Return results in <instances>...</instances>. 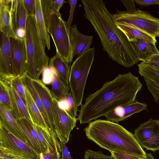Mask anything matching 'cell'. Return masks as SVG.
Segmentation results:
<instances>
[{
  "label": "cell",
  "mask_w": 159,
  "mask_h": 159,
  "mask_svg": "<svg viewBox=\"0 0 159 159\" xmlns=\"http://www.w3.org/2000/svg\"><path fill=\"white\" fill-rule=\"evenodd\" d=\"M84 16L98 35L103 50L112 60L126 67L139 61L131 42L113 21L102 0H81Z\"/></svg>",
  "instance_id": "1"
},
{
  "label": "cell",
  "mask_w": 159,
  "mask_h": 159,
  "mask_svg": "<svg viewBox=\"0 0 159 159\" xmlns=\"http://www.w3.org/2000/svg\"><path fill=\"white\" fill-rule=\"evenodd\" d=\"M142 87L138 77L130 72L119 74L88 96L84 103L81 105L78 120L81 124L89 123L105 116L117 107L134 102Z\"/></svg>",
  "instance_id": "2"
},
{
  "label": "cell",
  "mask_w": 159,
  "mask_h": 159,
  "mask_svg": "<svg viewBox=\"0 0 159 159\" xmlns=\"http://www.w3.org/2000/svg\"><path fill=\"white\" fill-rule=\"evenodd\" d=\"M84 131L89 139L110 152L147 158L134 135L118 123L99 119L89 123Z\"/></svg>",
  "instance_id": "3"
},
{
  "label": "cell",
  "mask_w": 159,
  "mask_h": 159,
  "mask_svg": "<svg viewBox=\"0 0 159 159\" xmlns=\"http://www.w3.org/2000/svg\"><path fill=\"white\" fill-rule=\"evenodd\" d=\"M25 30L28 58L26 73L32 79L39 80L44 68L48 66L49 58L45 53L39 35L35 16H28Z\"/></svg>",
  "instance_id": "4"
},
{
  "label": "cell",
  "mask_w": 159,
  "mask_h": 159,
  "mask_svg": "<svg viewBox=\"0 0 159 159\" xmlns=\"http://www.w3.org/2000/svg\"><path fill=\"white\" fill-rule=\"evenodd\" d=\"M94 47L77 57L71 66L69 84L71 93L77 107L81 106L87 80L95 56Z\"/></svg>",
  "instance_id": "5"
},
{
  "label": "cell",
  "mask_w": 159,
  "mask_h": 159,
  "mask_svg": "<svg viewBox=\"0 0 159 159\" xmlns=\"http://www.w3.org/2000/svg\"><path fill=\"white\" fill-rule=\"evenodd\" d=\"M111 18L116 25H124L136 28L155 37H159V18L149 12L137 9L132 13L117 9Z\"/></svg>",
  "instance_id": "6"
},
{
  "label": "cell",
  "mask_w": 159,
  "mask_h": 159,
  "mask_svg": "<svg viewBox=\"0 0 159 159\" xmlns=\"http://www.w3.org/2000/svg\"><path fill=\"white\" fill-rule=\"evenodd\" d=\"M48 32L51 36L57 53L66 62L72 61V49L70 39V32L66 22L60 12H53L51 16Z\"/></svg>",
  "instance_id": "7"
},
{
  "label": "cell",
  "mask_w": 159,
  "mask_h": 159,
  "mask_svg": "<svg viewBox=\"0 0 159 159\" xmlns=\"http://www.w3.org/2000/svg\"><path fill=\"white\" fill-rule=\"evenodd\" d=\"M0 149L27 159H39L40 155L0 125Z\"/></svg>",
  "instance_id": "8"
},
{
  "label": "cell",
  "mask_w": 159,
  "mask_h": 159,
  "mask_svg": "<svg viewBox=\"0 0 159 159\" xmlns=\"http://www.w3.org/2000/svg\"><path fill=\"white\" fill-rule=\"evenodd\" d=\"M134 135L142 147L155 152L159 150V120L150 118L135 129Z\"/></svg>",
  "instance_id": "9"
},
{
  "label": "cell",
  "mask_w": 159,
  "mask_h": 159,
  "mask_svg": "<svg viewBox=\"0 0 159 159\" xmlns=\"http://www.w3.org/2000/svg\"><path fill=\"white\" fill-rule=\"evenodd\" d=\"M52 105L56 135L59 140H62L66 143L71 131L76 126L77 118H73L66 111L60 108L58 101L53 97Z\"/></svg>",
  "instance_id": "10"
},
{
  "label": "cell",
  "mask_w": 159,
  "mask_h": 159,
  "mask_svg": "<svg viewBox=\"0 0 159 159\" xmlns=\"http://www.w3.org/2000/svg\"><path fill=\"white\" fill-rule=\"evenodd\" d=\"M10 43L13 61L17 76H21L26 73L28 58L25 38L17 36L10 37Z\"/></svg>",
  "instance_id": "11"
},
{
  "label": "cell",
  "mask_w": 159,
  "mask_h": 159,
  "mask_svg": "<svg viewBox=\"0 0 159 159\" xmlns=\"http://www.w3.org/2000/svg\"><path fill=\"white\" fill-rule=\"evenodd\" d=\"M16 74L11 53L10 37L0 32V77L11 79Z\"/></svg>",
  "instance_id": "12"
},
{
  "label": "cell",
  "mask_w": 159,
  "mask_h": 159,
  "mask_svg": "<svg viewBox=\"0 0 159 159\" xmlns=\"http://www.w3.org/2000/svg\"><path fill=\"white\" fill-rule=\"evenodd\" d=\"M69 37L72 49V61L75 56H79L90 48L93 42V36L81 33L76 25L71 27Z\"/></svg>",
  "instance_id": "13"
},
{
  "label": "cell",
  "mask_w": 159,
  "mask_h": 159,
  "mask_svg": "<svg viewBox=\"0 0 159 159\" xmlns=\"http://www.w3.org/2000/svg\"><path fill=\"white\" fill-rule=\"evenodd\" d=\"M147 108V105L145 103L134 102L124 106L117 107L105 116L107 120L117 122L123 121L134 114Z\"/></svg>",
  "instance_id": "14"
},
{
  "label": "cell",
  "mask_w": 159,
  "mask_h": 159,
  "mask_svg": "<svg viewBox=\"0 0 159 159\" xmlns=\"http://www.w3.org/2000/svg\"><path fill=\"white\" fill-rule=\"evenodd\" d=\"M34 126L42 153L54 152L57 149L61 151L60 143L57 138L52 135L48 130L35 124H34Z\"/></svg>",
  "instance_id": "15"
},
{
  "label": "cell",
  "mask_w": 159,
  "mask_h": 159,
  "mask_svg": "<svg viewBox=\"0 0 159 159\" xmlns=\"http://www.w3.org/2000/svg\"><path fill=\"white\" fill-rule=\"evenodd\" d=\"M32 80L34 86L41 100L51 125L55 132L52 105L53 97L51 91L40 80L32 79Z\"/></svg>",
  "instance_id": "16"
},
{
  "label": "cell",
  "mask_w": 159,
  "mask_h": 159,
  "mask_svg": "<svg viewBox=\"0 0 159 159\" xmlns=\"http://www.w3.org/2000/svg\"><path fill=\"white\" fill-rule=\"evenodd\" d=\"M0 125L29 145L24 134L16 120L12 116L10 111L0 103Z\"/></svg>",
  "instance_id": "17"
},
{
  "label": "cell",
  "mask_w": 159,
  "mask_h": 159,
  "mask_svg": "<svg viewBox=\"0 0 159 159\" xmlns=\"http://www.w3.org/2000/svg\"><path fill=\"white\" fill-rule=\"evenodd\" d=\"M139 61L147 62L153 56L159 54L155 43L143 39H136L131 41Z\"/></svg>",
  "instance_id": "18"
},
{
  "label": "cell",
  "mask_w": 159,
  "mask_h": 159,
  "mask_svg": "<svg viewBox=\"0 0 159 159\" xmlns=\"http://www.w3.org/2000/svg\"><path fill=\"white\" fill-rule=\"evenodd\" d=\"M23 84L27 89L38 107L50 132L57 137L50 123L48 116L44 107L41 100L33 84L32 79L25 73L21 76Z\"/></svg>",
  "instance_id": "19"
},
{
  "label": "cell",
  "mask_w": 159,
  "mask_h": 159,
  "mask_svg": "<svg viewBox=\"0 0 159 159\" xmlns=\"http://www.w3.org/2000/svg\"><path fill=\"white\" fill-rule=\"evenodd\" d=\"M16 120L21 129L29 145L40 155L42 152L34 125L32 124L25 118H20Z\"/></svg>",
  "instance_id": "20"
},
{
  "label": "cell",
  "mask_w": 159,
  "mask_h": 159,
  "mask_svg": "<svg viewBox=\"0 0 159 159\" xmlns=\"http://www.w3.org/2000/svg\"><path fill=\"white\" fill-rule=\"evenodd\" d=\"M35 19L37 28L44 49L50 48V38L46 26L41 8V0H35Z\"/></svg>",
  "instance_id": "21"
},
{
  "label": "cell",
  "mask_w": 159,
  "mask_h": 159,
  "mask_svg": "<svg viewBox=\"0 0 159 159\" xmlns=\"http://www.w3.org/2000/svg\"><path fill=\"white\" fill-rule=\"evenodd\" d=\"M10 11L12 28L16 34L19 29L25 30L28 16L23 0H18L16 8Z\"/></svg>",
  "instance_id": "22"
},
{
  "label": "cell",
  "mask_w": 159,
  "mask_h": 159,
  "mask_svg": "<svg viewBox=\"0 0 159 159\" xmlns=\"http://www.w3.org/2000/svg\"><path fill=\"white\" fill-rule=\"evenodd\" d=\"M69 64L56 52V55L50 59L49 66L54 69L58 76L64 83L69 84L70 69Z\"/></svg>",
  "instance_id": "23"
},
{
  "label": "cell",
  "mask_w": 159,
  "mask_h": 159,
  "mask_svg": "<svg viewBox=\"0 0 159 159\" xmlns=\"http://www.w3.org/2000/svg\"><path fill=\"white\" fill-rule=\"evenodd\" d=\"M24 87L27 104V108L33 123L49 131L40 111L30 92L25 86Z\"/></svg>",
  "instance_id": "24"
},
{
  "label": "cell",
  "mask_w": 159,
  "mask_h": 159,
  "mask_svg": "<svg viewBox=\"0 0 159 159\" xmlns=\"http://www.w3.org/2000/svg\"><path fill=\"white\" fill-rule=\"evenodd\" d=\"M10 8L0 5V31L10 37L17 36L12 28Z\"/></svg>",
  "instance_id": "25"
},
{
  "label": "cell",
  "mask_w": 159,
  "mask_h": 159,
  "mask_svg": "<svg viewBox=\"0 0 159 159\" xmlns=\"http://www.w3.org/2000/svg\"><path fill=\"white\" fill-rule=\"evenodd\" d=\"M116 25L125 34L130 41L136 39H143L150 40L155 43L157 42L155 37L140 30L124 25Z\"/></svg>",
  "instance_id": "26"
},
{
  "label": "cell",
  "mask_w": 159,
  "mask_h": 159,
  "mask_svg": "<svg viewBox=\"0 0 159 159\" xmlns=\"http://www.w3.org/2000/svg\"><path fill=\"white\" fill-rule=\"evenodd\" d=\"M51 84V93L58 101L64 98L70 89L69 84L64 83L57 74Z\"/></svg>",
  "instance_id": "27"
},
{
  "label": "cell",
  "mask_w": 159,
  "mask_h": 159,
  "mask_svg": "<svg viewBox=\"0 0 159 159\" xmlns=\"http://www.w3.org/2000/svg\"><path fill=\"white\" fill-rule=\"evenodd\" d=\"M0 102L10 112L12 110L11 97L7 79L0 77Z\"/></svg>",
  "instance_id": "28"
},
{
  "label": "cell",
  "mask_w": 159,
  "mask_h": 159,
  "mask_svg": "<svg viewBox=\"0 0 159 159\" xmlns=\"http://www.w3.org/2000/svg\"><path fill=\"white\" fill-rule=\"evenodd\" d=\"M138 72L144 79L151 80L159 84V70L152 68L142 62L138 64Z\"/></svg>",
  "instance_id": "29"
},
{
  "label": "cell",
  "mask_w": 159,
  "mask_h": 159,
  "mask_svg": "<svg viewBox=\"0 0 159 159\" xmlns=\"http://www.w3.org/2000/svg\"><path fill=\"white\" fill-rule=\"evenodd\" d=\"M11 84L27 107L25 87L21 76H16L11 78Z\"/></svg>",
  "instance_id": "30"
},
{
  "label": "cell",
  "mask_w": 159,
  "mask_h": 159,
  "mask_svg": "<svg viewBox=\"0 0 159 159\" xmlns=\"http://www.w3.org/2000/svg\"><path fill=\"white\" fill-rule=\"evenodd\" d=\"M12 88L19 111L20 118H25L30 123L34 125V124L33 123L30 117L27 107L15 90L12 87Z\"/></svg>",
  "instance_id": "31"
},
{
  "label": "cell",
  "mask_w": 159,
  "mask_h": 159,
  "mask_svg": "<svg viewBox=\"0 0 159 159\" xmlns=\"http://www.w3.org/2000/svg\"><path fill=\"white\" fill-rule=\"evenodd\" d=\"M42 10L48 31L51 15L54 11L52 0H41Z\"/></svg>",
  "instance_id": "32"
},
{
  "label": "cell",
  "mask_w": 159,
  "mask_h": 159,
  "mask_svg": "<svg viewBox=\"0 0 159 159\" xmlns=\"http://www.w3.org/2000/svg\"><path fill=\"white\" fill-rule=\"evenodd\" d=\"M42 82L45 84H51L57 74L54 69L48 66L42 71Z\"/></svg>",
  "instance_id": "33"
},
{
  "label": "cell",
  "mask_w": 159,
  "mask_h": 159,
  "mask_svg": "<svg viewBox=\"0 0 159 159\" xmlns=\"http://www.w3.org/2000/svg\"><path fill=\"white\" fill-rule=\"evenodd\" d=\"M84 159H116L112 155L110 156L103 154L101 151H94L89 149L85 151Z\"/></svg>",
  "instance_id": "34"
},
{
  "label": "cell",
  "mask_w": 159,
  "mask_h": 159,
  "mask_svg": "<svg viewBox=\"0 0 159 159\" xmlns=\"http://www.w3.org/2000/svg\"><path fill=\"white\" fill-rule=\"evenodd\" d=\"M65 98L69 105L68 113L73 118H77V117L78 116L77 112L79 110L71 93H67L66 95Z\"/></svg>",
  "instance_id": "35"
},
{
  "label": "cell",
  "mask_w": 159,
  "mask_h": 159,
  "mask_svg": "<svg viewBox=\"0 0 159 159\" xmlns=\"http://www.w3.org/2000/svg\"><path fill=\"white\" fill-rule=\"evenodd\" d=\"M144 79L147 89L154 97L155 101L159 103V84L150 80Z\"/></svg>",
  "instance_id": "36"
},
{
  "label": "cell",
  "mask_w": 159,
  "mask_h": 159,
  "mask_svg": "<svg viewBox=\"0 0 159 159\" xmlns=\"http://www.w3.org/2000/svg\"><path fill=\"white\" fill-rule=\"evenodd\" d=\"M24 6L28 16H35V0H23Z\"/></svg>",
  "instance_id": "37"
},
{
  "label": "cell",
  "mask_w": 159,
  "mask_h": 159,
  "mask_svg": "<svg viewBox=\"0 0 159 159\" xmlns=\"http://www.w3.org/2000/svg\"><path fill=\"white\" fill-rule=\"evenodd\" d=\"M77 0H68V2L70 7V10L69 16L68 20L66 22V24L67 28L70 32L71 27V25L73 20L74 12L77 3Z\"/></svg>",
  "instance_id": "38"
},
{
  "label": "cell",
  "mask_w": 159,
  "mask_h": 159,
  "mask_svg": "<svg viewBox=\"0 0 159 159\" xmlns=\"http://www.w3.org/2000/svg\"><path fill=\"white\" fill-rule=\"evenodd\" d=\"M60 151L57 149L54 152H50L40 154L39 159H61Z\"/></svg>",
  "instance_id": "39"
},
{
  "label": "cell",
  "mask_w": 159,
  "mask_h": 159,
  "mask_svg": "<svg viewBox=\"0 0 159 159\" xmlns=\"http://www.w3.org/2000/svg\"><path fill=\"white\" fill-rule=\"evenodd\" d=\"M60 143L62 157L61 159H73L71 157L66 143L63 140H59Z\"/></svg>",
  "instance_id": "40"
},
{
  "label": "cell",
  "mask_w": 159,
  "mask_h": 159,
  "mask_svg": "<svg viewBox=\"0 0 159 159\" xmlns=\"http://www.w3.org/2000/svg\"><path fill=\"white\" fill-rule=\"evenodd\" d=\"M111 155L116 159H146L138 156L128 154H123L118 153L111 152Z\"/></svg>",
  "instance_id": "41"
},
{
  "label": "cell",
  "mask_w": 159,
  "mask_h": 159,
  "mask_svg": "<svg viewBox=\"0 0 159 159\" xmlns=\"http://www.w3.org/2000/svg\"><path fill=\"white\" fill-rule=\"evenodd\" d=\"M120 1L125 7L127 12L132 13L136 10L134 0H122Z\"/></svg>",
  "instance_id": "42"
},
{
  "label": "cell",
  "mask_w": 159,
  "mask_h": 159,
  "mask_svg": "<svg viewBox=\"0 0 159 159\" xmlns=\"http://www.w3.org/2000/svg\"><path fill=\"white\" fill-rule=\"evenodd\" d=\"M0 159H27L0 149Z\"/></svg>",
  "instance_id": "43"
},
{
  "label": "cell",
  "mask_w": 159,
  "mask_h": 159,
  "mask_svg": "<svg viewBox=\"0 0 159 159\" xmlns=\"http://www.w3.org/2000/svg\"><path fill=\"white\" fill-rule=\"evenodd\" d=\"M134 1L137 4L142 6H147L154 4L159 5L158 0H135Z\"/></svg>",
  "instance_id": "44"
},
{
  "label": "cell",
  "mask_w": 159,
  "mask_h": 159,
  "mask_svg": "<svg viewBox=\"0 0 159 159\" xmlns=\"http://www.w3.org/2000/svg\"><path fill=\"white\" fill-rule=\"evenodd\" d=\"M54 12H58L65 1L64 0H52Z\"/></svg>",
  "instance_id": "45"
},
{
  "label": "cell",
  "mask_w": 159,
  "mask_h": 159,
  "mask_svg": "<svg viewBox=\"0 0 159 159\" xmlns=\"http://www.w3.org/2000/svg\"><path fill=\"white\" fill-rule=\"evenodd\" d=\"M58 102L59 107L67 112L69 109V105L65 97Z\"/></svg>",
  "instance_id": "46"
},
{
  "label": "cell",
  "mask_w": 159,
  "mask_h": 159,
  "mask_svg": "<svg viewBox=\"0 0 159 159\" xmlns=\"http://www.w3.org/2000/svg\"><path fill=\"white\" fill-rule=\"evenodd\" d=\"M144 64L155 69L159 70V63L154 62H142Z\"/></svg>",
  "instance_id": "47"
},
{
  "label": "cell",
  "mask_w": 159,
  "mask_h": 159,
  "mask_svg": "<svg viewBox=\"0 0 159 159\" xmlns=\"http://www.w3.org/2000/svg\"><path fill=\"white\" fill-rule=\"evenodd\" d=\"M154 62L159 63V54L155 55L150 58L147 62Z\"/></svg>",
  "instance_id": "48"
},
{
  "label": "cell",
  "mask_w": 159,
  "mask_h": 159,
  "mask_svg": "<svg viewBox=\"0 0 159 159\" xmlns=\"http://www.w3.org/2000/svg\"><path fill=\"white\" fill-rule=\"evenodd\" d=\"M11 0H0V5L11 7Z\"/></svg>",
  "instance_id": "49"
},
{
  "label": "cell",
  "mask_w": 159,
  "mask_h": 159,
  "mask_svg": "<svg viewBox=\"0 0 159 159\" xmlns=\"http://www.w3.org/2000/svg\"><path fill=\"white\" fill-rule=\"evenodd\" d=\"M147 156L148 157V159H154L151 153H147Z\"/></svg>",
  "instance_id": "50"
},
{
  "label": "cell",
  "mask_w": 159,
  "mask_h": 159,
  "mask_svg": "<svg viewBox=\"0 0 159 159\" xmlns=\"http://www.w3.org/2000/svg\"><path fill=\"white\" fill-rule=\"evenodd\" d=\"M146 159H148V157H147V158Z\"/></svg>",
  "instance_id": "51"
},
{
  "label": "cell",
  "mask_w": 159,
  "mask_h": 159,
  "mask_svg": "<svg viewBox=\"0 0 159 159\" xmlns=\"http://www.w3.org/2000/svg\"><path fill=\"white\" fill-rule=\"evenodd\" d=\"M158 0V2H159V0Z\"/></svg>",
  "instance_id": "52"
}]
</instances>
